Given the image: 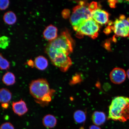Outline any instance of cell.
<instances>
[{
	"instance_id": "22",
	"label": "cell",
	"mask_w": 129,
	"mask_h": 129,
	"mask_svg": "<svg viewBox=\"0 0 129 129\" xmlns=\"http://www.w3.org/2000/svg\"><path fill=\"white\" fill-rule=\"evenodd\" d=\"M10 4V1L8 0H0V10H6L9 7Z\"/></svg>"
},
{
	"instance_id": "19",
	"label": "cell",
	"mask_w": 129,
	"mask_h": 129,
	"mask_svg": "<svg viewBox=\"0 0 129 129\" xmlns=\"http://www.w3.org/2000/svg\"><path fill=\"white\" fill-rule=\"evenodd\" d=\"M10 67V64L9 61L0 53V69L1 70H8Z\"/></svg>"
},
{
	"instance_id": "31",
	"label": "cell",
	"mask_w": 129,
	"mask_h": 129,
	"mask_svg": "<svg viewBox=\"0 0 129 129\" xmlns=\"http://www.w3.org/2000/svg\"><path fill=\"white\" fill-rule=\"evenodd\" d=\"M126 74L127 77H128V78L129 80V69L127 71Z\"/></svg>"
},
{
	"instance_id": "5",
	"label": "cell",
	"mask_w": 129,
	"mask_h": 129,
	"mask_svg": "<svg viewBox=\"0 0 129 129\" xmlns=\"http://www.w3.org/2000/svg\"><path fill=\"white\" fill-rule=\"evenodd\" d=\"M73 41L67 31L63 32L55 40L50 42L47 46L69 55L73 51Z\"/></svg>"
},
{
	"instance_id": "25",
	"label": "cell",
	"mask_w": 129,
	"mask_h": 129,
	"mask_svg": "<svg viewBox=\"0 0 129 129\" xmlns=\"http://www.w3.org/2000/svg\"><path fill=\"white\" fill-rule=\"evenodd\" d=\"M120 2V1H108L110 6L112 8H115L116 7L117 4Z\"/></svg>"
},
{
	"instance_id": "16",
	"label": "cell",
	"mask_w": 129,
	"mask_h": 129,
	"mask_svg": "<svg viewBox=\"0 0 129 129\" xmlns=\"http://www.w3.org/2000/svg\"><path fill=\"white\" fill-rule=\"evenodd\" d=\"M3 20L5 23L7 25H14L17 22V16L12 11H8L4 14L3 16Z\"/></svg>"
},
{
	"instance_id": "3",
	"label": "cell",
	"mask_w": 129,
	"mask_h": 129,
	"mask_svg": "<svg viewBox=\"0 0 129 129\" xmlns=\"http://www.w3.org/2000/svg\"><path fill=\"white\" fill-rule=\"evenodd\" d=\"M29 90L30 94L38 104L45 96L55 91L50 88L49 83L44 78L32 80L29 85Z\"/></svg>"
},
{
	"instance_id": "21",
	"label": "cell",
	"mask_w": 129,
	"mask_h": 129,
	"mask_svg": "<svg viewBox=\"0 0 129 129\" xmlns=\"http://www.w3.org/2000/svg\"><path fill=\"white\" fill-rule=\"evenodd\" d=\"M82 81L81 75L79 74H77L72 77L69 83L71 85H75L80 83Z\"/></svg>"
},
{
	"instance_id": "24",
	"label": "cell",
	"mask_w": 129,
	"mask_h": 129,
	"mask_svg": "<svg viewBox=\"0 0 129 129\" xmlns=\"http://www.w3.org/2000/svg\"><path fill=\"white\" fill-rule=\"evenodd\" d=\"M97 3L95 2L91 3L88 6L89 9L91 12L97 9Z\"/></svg>"
},
{
	"instance_id": "12",
	"label": "cell",
	"mask_w": 129,
	"mask_h": 129,
	"mask_svg": "<svg viewBox=\"0 0 129 129\" xmlns=\"http://www.w3.org/2000/svg\"><path fill=\"white\" fill-rule=\"evenodd\" d=\"M91 118L93 123L99 126L104 123L106 120V116L104 112L96 111L93 113Z\"/></svg>"
},
{
	"instance_id": "23",
	"label": "cell",
	"mask_w": 129,
	"mask_h": 129,
	"mask_svg": "<svg viewBox=\"0 0 129 129\" xmlns=\"http://www.w3.org/2000/svg\"><path fill=\"white\" fill-rule=\"evenodd\" d=\"M0 129H14V126L9 122L3 123L0 127Z\"/></svg>"
},
{
	"instance_id": "9",
	"label": "cell",
	"mask_w": 129,
	"mask_h": 129,
	"mask_svg": "<svg viewBox=\"0 0 129 129\" xmlns=\"http://www.w3.org/2000/svg\"><path fill=\"white\" fill-rule=\"evenodd\" d=\"M91 18L97 23L104 25L109 22V14L106 11L97 9L91 12Z\"/></svg>"
},
{
	"instance_id": "14",
	"label": "cell",
	"mask_w": 129,
	"mask_h": 129,
	"mask_svg": "<svg viewBox=\"0 0 129 129\" xmlns=\"http://www.w3.org/2000/svg\"><path fill=\"white\" fill-rule=\"evenodd\" d=\"M57 121L55 117L50 114H47L43 117V123L47 128H52L56 126Z\"/></svg>"
},
{
	"instance_id": "17",
	"label": "cell",
	"mask_w": 129,
	"mask_h": 129,
	"mask_svg": "<svg viewBox=\"0 0 129 129\" xmlns=\"http://www.w3.org/2000/svg\"><path fill=\"white\" fill-rule=\"evenodd\" d=\"M3 83L7 86L13 85L16 83V77L14 74L11 72L5 74L2 78Z\"/></svg>"
},
{
	"instance_id": "15",
	"label": "cell",
	"mask_w": 129,
	"mask_h": 129,
	"mask_svg": "<svg viewBox=\"0 0 129 129\" xmlns=\"http://www.w3.org/2000/svg\"><path fill=\"white\" fill-rule=\"evenodd\" d=\"M12 98V92L6 88L0 89V103H9Z\"/></svg>"
},
{
	"instance_id": "7",
	"label": "cell",
	"mask_w": 129,
	"mask_h": 129,
	"mask_svg": "<svg viewBox=\"0 0 129 129\" xmlns=\"http://www.w3.org/2000/svg\"><path fill=\"white\" fill-rule=\"evenodd\" d=\"M111 28L117 37L129 38V17L126 19L125 16L121 14L114 21Z\"/></svg>"
},
{
	"instance_id": "11",
	"label": "cell",
	"mask_w": 129,
	"mask_h": 129,
	"mask_svg": "<svg viewBox=\"0 0 129 129\" xmlns=\"http://www.w3.org/2000/svg\"><path fill=\"white\" fill-rule=\"evenodd\" d=\"M57 28L52 25H50L46 27L43 33V38L45 39L50 42L57 38Z\"/></svg>"
},
{
	"instance_id": "1",
	"label": "cell",
	"mask_w": 129,
	"mask_h": 129,
	"mask_svg": "<svg viewBox=\"0 0 129 129\" xmlns=\"http://www.w3.org/2000/svg\"><path fill=\"white\" fill-rule=\"evenodd\" d=\"M108 118L121 122L129 120V98L118 96L114 98L109 107Z\"/></svg>"
},
{
	"instance_id": "28",
	"label": "cell",
	"mask_w": 129,
	"mask_h": 129,
	"mask_svg": "<svg viewBox=\"0 0 129 129\" xmlns=\"http://www.w3.org/2000/svg\"><path fill=\"white\" fill-rule=\"evenodd\" d=\"M26 64H28V65L30 67H31L33 68L35 65L34 62L31 59H29L28 61H27Z\"/></svg>"
},
{
	"instance_id": "6",
	"label": "cell",
	"mask_w": 129,
	"mask_h": 129,
	"mask_svg": "<svg viewBox=\"0 0 129 129\" xmlns=\"http://www.w3.org/2000/svg\"><path fill=\"white\" fill-rule=\"evenodd\" d=\"M99 29L98 23L92 18H91L82 23L76 31L77 35L80 36L86 35L94 39L98 37Z\"/></svg>"
},
{
	"instance_id": "13",
	"label": "cell",
	"mask_w": 129,
	"mask_h": 129,
	"mask_svg": "<svg viewBox=\"0 0 129 129\" xmlns=\"http://www.w3.org/2000/svg\"><path fill=\"white\" fill-rule=\"evenodd\" d=\"M35 67L40 70L43 71L48 67V61L44 56H39L35 58L34 61Z\"/></svg>"
},
{
	"instance_id": "27",
	"label": "cell",
	"mask_w": 129,
	"mask_h": 129,
	"mask_svg": "<svg viewBox=\"0 0 129 129\" xmlns=\"http://www.w3.org/2000/svg\"><path fill=\"white\" fill-rule=\"evenodd\" d=\"M112 30L111 28V26H108L104 30V32L106 34L108 35L112 31Z\"/></svg>"
},
{
	"instance_id": "2",
	"label": "cell",
	"mask_w": 129,
	"mask_h": 129,
	"mask_svg": "<svg viewBox=\"0 0 129 129\" xmlns=\"http://www.w3.org/2000/svg\"><path fill=\"white\" fill-rule=\"evenodd\" d=\"M45 51L52 64L58 68L61 71L67 72L72 66L71 59L65 53L48 46H46Z\"/></svg>"
},
{
	"instance_id": "30",
	"label": "cell",
	"mask_w": 129,
	"mask_h": 129,
	"mask_svg": "<svg viewBox=\"0 0 129 129\" xmlns=\"http://www.w3.org/2000/svg\"><path fill=\"white\" fill-rule=\"evenodd\" d=\"M89 129H101V128L100 127L98 126L95 125H92L90 126Z\"/></svg>"
},
{
	"instance_id": "18",
	"label": "cell",
	"mask_w": 129,
	"mask_h": 129,
	"mask_svg": "<svg viewBox=\"0 0 129 129\" xmlns=\"http://www.w3.org/2000/svg\"><path fill=\"white\" fill-rule=\"evenodd\" d=\"M73 117L74 120L76 123H84L86 120V113L83 110H77L74 113Z\"/></svg>"
},
{
	"instance_id": "4",
	"label": "cell",
	"mask_w": 129,
	"mask_h": 129,
	"mask_svg": "<svg viewBox=\"0 0 129 129\" xmlns=\"http://www.w3.org/2000/svg\"><path fill=\"white\" fill-rule=\"evenodd\" d=\"M92 18L91 12L85 3L81 1L74 8L70 18V22L73 28L76 31L79 26L88 19Z\"/></svg>"
},
{
	"instance_id": "10",
	"label": "cell",
	"mask_w": 129,
	"mask_h": 129,
	"mask_svg": "<svg viewBox=\"0 0 129 129\" xmlns=\"http://www.w3.org/2000/svg\"><path fill=\"white\" fill-rule=\"evenodd\" d=\"M12 106L14 112L20 116L26 113L28 110L26 104L22 99L19 101L13 102Z\"/></svg>"
},
{
	"instance_id": "8",
	"label": "cell",
	"mask_w": 129,
	"mask_h": 129,
	"mask_svg": "<svg viewBox=\"0 0 129 129\" xmlns=\"http://www.w3.org/2000/svg\"><path fill=\"white\" fill-rule=\"evenodd\" d=\"M109 76L113 83L120 84L125 81L126 78V74L123 69L115 68L111 71Z\"/></svg>"
},
{
	"instance_id": "20",
	"label": "cell",
	"mask_w": 129,
	"mask_h": 129,
	"mask_svg": "<svg viewBox=\"0 0 129 129\" xmlns=\"http://www.w3.org/2000/svg\"><path fill=\"white\" fill-rule=\"evenodd\" d=\"M10 40L9 37L6 36L0 37V48L5 49L9 46Z\"/></svg>"
},
{
	"instance_id": "26",
	"label": "cell",
	"mask_w": 129,
	"mask_h": 129,
	"mask_svg": "<svg viewBox=\"0 0 129 129\" xmlns=\"http://www.w3.org/2000/svg\"><path fill=\"white\" fill-rule=\"evenodd\" d=\"M70 15V12L68 10H64L62 12L63 17L65 18H68Z\"/></svg>"
},
{
	"instance_id": "29",
	"label": "cell",
	"mask_w": 129,
	"mask_h": 129,
	"mask_svg": "<svg viewBox=\"0 0 129 129\" xmlns=\"http://www.w3.org/2000/svg\"><path fill=\"white\" fill-rule=\"evenodd\" d=\"M1 106L3 109H7L9 108V103H3L1 104Z\"/></svg>"
}]
</instances>
